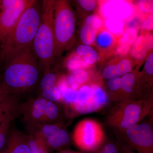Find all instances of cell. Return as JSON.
Masks as SVG:
<instances>
[{"label": "cell", "instance_id": "obj_22", "mask_svg": "<svg viewBox=\"0 0 153 153\" xmlns=\"http://www.w3.org/2000/svg\"><path fill=\"white\" fill-rule=\"evenodd\" d=\"M91 96L101 107L106 104L108 102V97L104 90L99 85L94 84L91 85Z\"/></svg>", "mask_w": 153, "mask_h": 153}, {"label": "cell", "instance_id": "obj_39", "mask_svg": "<svg viewBox=\"0 0 153 153\" xmlns=\"http://www.w3.org/2000/svg\"><path fill=\"white\" fill-rule=\"evenodd\" d=\"M61 153H75L73 152H62Z\"/></svg>", "mask_w": 153, "mask_h": 153}, {"label": "cell", "instance_id": "obj_25", "mask_svg": "<svg viewBox=\"0 0 153 153\" xmlns=\"http://www.w3.org/2000/svg\"><path fill=\"white\" fill-rule=\"evenodd\" d=\"M40 96L49 101L56 102L61 100V93L57 85L43 91L41 92Z\"/></svg>", "mask_w": 153, "mask_h": 153}, {"label": "cell", "instance_id": "obj_1", "mask_svg": "<svg viewBox=\"0 0 153 153\" xmlns=\"http://www.w3.org/2000/svg\"><path fill=\"white\" fill-rule=\"evenodd\" d=\"M4 66L2 79L11 94L27 91L40 81L42 71L32 46L4 62Z\"/></svg>", "mask_w": 153, "mask_h": 153}, {"label": "cell", "instance_id": "obj_26", "mask_svg": "<svg viewBox=\"0 0 153 153\" xmlns=\"http://www.w3.org/2000/svg\"><path fill=\"white\" fill-rule=\"evenodd\" d=\"M121 88L125 93H130L132 91L136 81V76L133 73L130 72L121 77Z\"/></svg>", "mask_w": 153, "mask_h": 153}, {"label": "cell", "instance_id": "obj_8", "mask_svg": "<svg viewBox=\"0 0 153 153\" xmlns=\"http://www.w3.org/2000/svg\"><path fill=\"white\" fill-rule=\"evenodd\" d=\"M102 132L100 126L91 120H85L76 126L74 134L76 144L83 149H93L101 142Z\"/></svg>", "mask_w": 153, "mask_h": 153}, {"label": "cell", "instance_id": "obj_28", "mask_svg": "<svg viewBox=\"0 0 153 153\" xmlns=\"http://www.w3.org/2000/svg\"><path fill=\"white\" fill-rule=\"evenodd\" d=\"M77 91L72 88H67L61 93V100L72 104L76 100Z\"/></svg>", "mask_w": 153, "mask_h": 153}, {"label": "cell", "instance_id": "obj_3", "mask_svg": "<svg viewBox=\"0 0 153 153\" xmlns=\"http://www.w3.org/2000/svg\"><path fill=\"white\" fill-rule=\"evenodd\" d=\"M54 0L41 1L40 24L33 42V50L43 74L50 71L55 58L53 27Z\"/></svg>", "mask_w": 153, "mask_h": 153}, {"label": "cell", "instance_id": "obj_30", "mask_svg": "<svg viewBox=\"0 0 153 153\" xmlns=\"http://www.w3.org/2000/svg\"><path fill=\"white\" fill-rule=\"evenodd\" d=\"M138 6L141 11L145 13H152L153 12V1H138Z\"/></svg>", "mask_w": 153, "mask_h": 153}, {"label": "cell", "instance_id": "obj_17", "mask_svg": "<svg viewBox=\"0 0 153 153\" xmlns=\"http://www.w3.org/2000/svg\"><path fill=\"white\" fill-rule=\"evenodd\" d=\"M104 25L106 30L114 36H121L124 32V22L116 18L105 19Z\"/></svg>", "mask_w": 153, "mask_h": 153}, {"label": "cell", "instance_id": "obj_4", "mask_svg": "<svg viewBox=\"0 0 153 153\" xmlns=\"http://www.w3.org/2000/svg\"><path fill=\"white\" fill-rule=\"evenodd\" d=\"M76 19L73 9L66 1H55L53 27L55 57L71 49L75 41Z\"/></svg>", "mask_w": 153, "mask_h": 153}, {"label": "cell", "instance_id": "obj_15", "mask_svg": "<svg viewBox=\"0 0 153 153\" xmlns=\"http://www.w3.org/2000/svg\"><path fill=\"white\" fill-rule=\"evenodd\" d=\"M16 108L14 111L8 115L4 120L0 124V152L7 144L11 122L16 117Z\"/></svg>", "mask_w": 153, "mask_h": 153}, {"label": "cell", "instance_id": "obj_6", "mask_svg": "<svg viewBox=\"0 0 153 153\" xmlns=\"http://www.w3.org/2000/svg\"><path fill=\"white\" fill-rule=\"evenodd\" d=\"M34 0H2L0 7V47Z\"/></svg>", "mask_w": 153, "mask_h": 153}, {"label": "cell", "instance_id": "obj_29", "mask_svg": "<svg viewBox=\"0 0 153 153\" xmlns=\"http://www.w3.org/2000/svg\"><path fill=\"white\" fill-rule=\"evenodd\" d=\"M89 75L87 71L83 68L75 70L74 73V78L78 84L85 83L88 79Z\"/></svg>", "mask_w": 153, "mask_h": 153}, {"label": "cell", "instance_id": "obj_5", "mask_svg": "<svg viewBox=\"0 0 153 153\" xmlns=\"http://www.w3.org/2000/svg\"><path fill=\"white\" fill-rule=\"evenodd\" d=\"M16 111L22 116L29 134L42 125L58 123L60 117V109L55 102L41 96L29 100L19 106L17 105Z\"/></svg>", "mask_w": 153, "mask_h": 153}, {"label": "cell", "instance_id": "obj_12", "mask_svg": "<svg viewBox=\"0 0 153 153\" xmlns=\"http://www.w3.org/2000/svg\"><path fill=\"white\" fill-rule=\"evenodd\" d=\"M102 25V20L97 15H90L86 17L79 30V38L82 44L90 46L94 44Z\"/></svg>", "mask_w": 153, "mask_h": 153}, {"label": "cell", "instance_id": "obj_36", "mask_svg": "<svg viewBox=\"0 0 153 153\" xmlns=\"http://www.w3.org/2000/svg\"><path fill=\"white\" fill-rule=\"evenodd\" d=\"M99 153H118L117 148L112 144H108L104 146Z\"/></svg>", "mask_w": 153, "mask_h": 153}, {"label": "cell", "instance_id": "obj_41", "mask_svg": "<svg viewBox=\"0 0 153 153\" xmlns=\"http://www.w3.org/2000/svg\"><path fill=\"white\" fill-rule=\"evenodd\" d=\"M128 153H136L133 152H128Z\"/></svg>", "mask_w": 153, "mask_h": 153}, {"label": "cell", "instance_id": "obj_21", "mask_svg": "<svg viewBox=\"0 0 153 153\" xmlns=\"http://www.w3.org/2000/svg\"><path fill=\"white\" fill-rule=\"evenodd\" d=\"M137 30L134 27H130L125 30L119 40V46L129 47L134 43L137 37Z\"/></svg>", "mask_w": 153, "mask_h": 153}, {"label": "cell", "instance_id": "obj_40", "mask_svg": "<svg viewBox=\"0 0 153 153\" xmlns=\"http://www.w3.org/2000/svg\"><path fill=\"white\" fill-rule=\"evenodd\" d=\"M2 1V0H0V7H1V4Z\"/></svg>", "mask_w": 153, "mask_h": 153}, {"label": "cell", "instance_id": "obj_23", "mask_svg": "<svg viewBox=\"0 0 153 153\" xmlns=\"http://www.w3.org/2000/svg\"><path fill=\"white\" fill-rule=\"evenodd\" d=\"M131 54L137 60H142L146 55V49L144 46V37L140 36L134 43Z\"/></svg>", "mask_w": 153, "mask_h": 153}, {"label": "cell", "instance_id": "obj_24", "mask_svg": "<svg viewBox=\"0 0 153 153\" xmlns=\"http://www.w3.org/2000/svg\"><path fill=\"white\" fill-rule=\"evenodd\" d=\"M91 97L90 85H83L77 91L76 100L72 105H74L84 104L88 101Z\"/></svg>", "mask_w": 153, "mask_h": 153}, {"label": "cell", "instance_id": "obj_20", "mask_svg": "<svg viewBox=\"0 0 153 153\" xmlns=\"http://www.w3.org/2000/svg\"><path fill=\"white\" fill-rule=\"evenodd\" d=\"M57 74L51 70L43 74L39 81V88L41 92L57 85Z\"/></svg>", "mask_w": 153, "mask_h": 153}, {"label": "cell", "instance_id": "obj_32", "mask_svg": "<svg viewBox=\"0 0 153 153\" xmlns=\"http://www.w3.org/2000/svg\"><path fill=\"white\" fill-rule=\"evenodd\" d=\"M11 94H12L4 84L1 76L0 75V105L6 101Z\"/></svg>", "mask_w": 153, "mask_h": 153}, {"label": "cell", "instance_id": "obj_18", "mask_svg": "<svg viewBox=\"0 0 153 153\" xmlns=\"http://www.w3.org/2000/svg\"><path fill=\"white\" fill-rule=\"evenodd\" d=\"M27 141L29 153H48L45 143L39 137L28 134Z\"/></svg>", "mask_w": 153, "mask_h": 153}, {"label": "cell", "instance_id": "obj_7", "mask_svg": "<svg viewBox=\"0 0 153 153\" xmlns=\"http://www.w3.org/2000/svg\"><path fill=\"white\" fill-rule=\"evenodd\" d=\"M29 134L35 135L43 140L48 152L63 147L70 141L68 132L58 123L42 125Z\"/></svg>", "mask_w": 153, "mask_h": 153}, {"label": "cell", "instance_id": "obj_34", "mask_svg": "<svg viewBox=\"0 0 153 153\" xmlns=\"http://www.w3.org/2000/svg\"><path fill=\"white\" fill-rule=\"evenodd\" d=\"M145 70L148 74H153V53L149 55L145 63Z\"/></svg>", "mask_w": 153, "mask_h": 153}, {"label": "cell", "instance_id": "obj_11", "mask_svg": "<svg viewBox=\"0 0 153 153\" xmlns=\"http://www.w3.org/2000/svg\"><path fill=\"white\" fill-rule=\"evenodd\" d=\"M100 14L105 19L113 18L124 21L134 13L133 5L125 1H108L100 5Z\"/></svg>", "mask_w": 153, "mask_h": 153}, {"label": "cell", "instance_id": "obj_2", "mask_svg": "<svg viewBox=\"0 0 153 153\" xmlns=\"http://www.w3.org/2000/svg\"><path fill=\"white\" fill-rule=\"evenodd\" d=\"M41 6V1L34 0L22 14L0 47V57L3 62L32 46L40 24Z\"/></svg>", "mask_w": 153, "mask_h": 153}, {"label": "cell", "instance_id": "obj_9", "mask_svg": "<svg viewBox=\"0 0 153 153\" xmlns=\"http://www.w3.org/2000/svg\"><path fill=\"white\" fill-rule=\"evenodd\" d=\"M126 130L129 140L141 152V153H152L153 131L149 124H137Z\"/></svg>", "mask_w": 153, "mask_h": 153}, {"label": "cell", "instance_id": "obj_19", "mask_svg": "<svg viewBox=\"0 0 153 153\" xmlns=\"http://www.w3.org/2000/svg\"><path fill=\"white\" fill-rule=\"evenodd\" d=\"M17 104L16 95L11 94L6 101L0 105V124L4 120L9 114L16 109Z\"/></svg>", "mask_w": 153, "mask_h": 153}, {"label": "cell", "instance_id": "obj_14", "mask_svg": "<svg viewBox=\"0 0 153 153\" xmlns=\"http://www.w3.org/2000/svg\"><path fill=\"white\" fill-rule=\"evenodd\" d=\"M77 55L81 57L88 66L93 65L98 60V55L96 51L89 45L81 44L76 48Z\"/></svg>", "mask_w": 153, "mask_h": 153}, {"label": "cell", "instance_id": "obj_35", "mask_svg": "<svg viewBox=\"0 0 153 153\" xmlns=\"http://www.w3.org/2000/svg\"><path fill=\"white\" fill-rule=\"evenodd\" d=\"M143 30L151 31L153 29V13L149 14L144 21L143 22L141 25Z\"/></svg>", "mask_w": 153, "mask_h": 153}, {"label": "cell", "instance_id": "obj_31", "mask_svg": "<svg viewBox=\"0 0 153 153\" xmlns=\"http://www.w3.org/2000/svg\"><path fill=\"white\" fill-rule=\"evenodd\" d=\"M76 2L81 8L88 12L94 10L97 4V2L93 0H78Z\"/></svg>", "mask_w": 153, "mask_h": 153}, {"label": "cell", "instance_id": "obj_10", "mask_svg": "<svg viewBox=\"0 0 153 153\" xmlns=\"http://www.w3.org/2000/svg\"><path fill=\"white\" fill-rule=\"evenodd\" d=\"M116 111L111 118V122L118 128L126 130L137 124L142 117L143 109L142 105L138 102L125 104Z\"/></svg>", "mask_w": 153, "mask_h": 153}, {"label": "cell", "instance_id": "obj_27", "mask_svg": "<svg viewBox=\"0 0 153 153\" xmlns=\"http://www.w3.org/2000/svg\"><path fill=\"white\" fill-rule=\"evenodd\" d=\"M117 71L119 77L131 72L132 70L131 63L128 59H124L116 64Z\"/></svg>", "mask_w": 153, "mask_h": 153}, {"label": "cell", "instance_id": "obj_16", "mask_svg": "<svg viewBox=\"0 0 153 153\" xmlns=\"http://www.w3.org/2000/svg\"><path fill=\"white\" fill-rule=\"evenodd\" d=\"M114 36L106 29H101L99 31L96 38V44L100 49H108L114 45Z\"/></svg>", "mask_w": 153, "mask_h": 153}, {"label": "cell", "instance_id": "obj_33", "mask_svg": "<svg viewBox=\"0 0 153 153\" xmlns=\"http://www.w3.org/2000/svg\"><path fill=\"white\" fill-rule=\"evenodd\" d=\"M107 84L110 90L112 91H117L121 88V77H116L108 79Z\"/></svg>", "mask_w": 153, "mask_h": 153}, {"label": "cell", "instance_id": "obj_37", "mask_svg": "<svg viewBox=\"0 0 153 153\" xmlns=\"http://www.w3.org/2000/svg\"><path fill=\"white\" fill-rule=\"evenodd\" d=\"M152 36L148 35L144 37V46L146 49H149L152 47Z\"/></svg>", "mask_w": 153, "mask_h": 153}, {"label": "cell", "instance_id": "obj_13", "mask_svg": "<svg viewBox=\"0 0 153 153\" xmlns=\"http://www.w3.org/2000/svg\"><path fill=\"white\" fill-rule=\"evenodd\" d=\"M4 153H29L27 135L14 128L10 129Z\"/></svg>", "mask_w": 153, "mask_h": 153}, {"label": "cell", "instance_id": "obj_38", "mask_svg": "<svg viewBox=\"0 0 153 153\" xmlns=\"http://www.w3.org/2000/svg\"><path fill=\"white\" fill-rule=\"evenodd\" d=\"M129 49V47L120 46L118 48L117 52L121 54H126L128 52Z\"/></svg>", "mask_w": 153, "mask_h": 153}]
</instances>
